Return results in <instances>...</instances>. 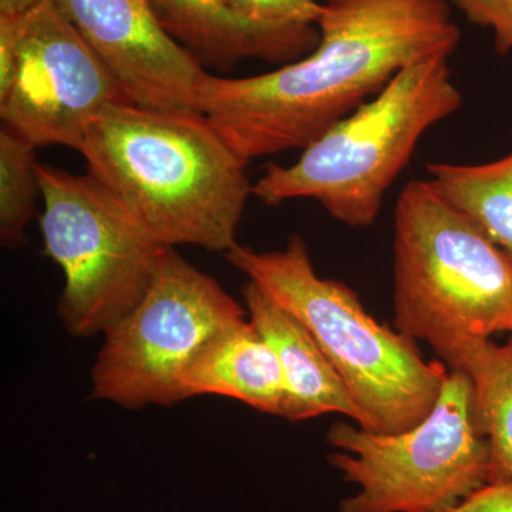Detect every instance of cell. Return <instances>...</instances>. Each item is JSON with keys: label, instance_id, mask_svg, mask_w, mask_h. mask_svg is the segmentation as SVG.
Returning a JSON list of instances; mask_svg holds the SVG:
<instances>
[{"label": "cell", "instance_id": "6da1fadb", "mask_svg": "<svg viewBox=\"0 0 512 512\" xmlns=\"http://www.w3.org/2000/svg\"><path fill=\"white\" fill-rule=\"evenodd\" d=\"M309 55L256 76H205L201 113L244 163L305 148L407 64L461 40L448 0H320Z\"/></svg>", "mask_w": 512, "mask_h": 512}, {"label": "cell", "instance_id": "7a4b0ae2", "mask_svg": "<svg viewBox=\"0 0 512 512\" xmlns=\"http://www.w3.org/2000/svg\"><path fill=\"white\" fill-rule=\"evenodd\" d=\"M89 174L165 247H235L252 187L247 163L204 114L120 101L87 127Z\"/></svg>", "mask_w": 512, "mask_h": 512}, {"label": "cell", "instance_id": "3957f363", "mask_svg": "<svg viewBox=\"0 0 512 512\" xmlns=\"http://www.w3.org/2000/svg\"><path fill=\"white\" fill-rule=\"evenodd\" d=\"M394 328L461 372L495 333H512V258L430 180L394 210Z\"/></svg>", "mask_w": 512, "mask_h": 512}, {"label": "cell", "instance_id": "277c9868", "mask_svg": "<svg viewBox=\"0 0 512 512\" xmlns=\"http://www.w3.org/2000/svg\"><path fill=\"white\" fill-rule=\"evenodd\" d=\"M225 258L309 330L365 414L366 430L403 433L433 412L447 367L426 362L414 340L377 322L349 286L319 276L305 239L292 235L278 251L237 244Z\"/></svg>", "mask_w": 512, "mask_h": 512}, {"label": "cell", "instance_id": "5b68a950", "mask_svg": "<svg viewBox=\"0 0 512 512\" xmlns=\"http://www.w3.org/2000/svg\"><path fill=\"white\" fill-rule=\"evenodd\" d=\"M451 56L407 64L372 99L303 148L295 163L266 165L252 195L265 205L315 200L333 220L369 228L421 137L463 106Z\"/></svg>", "mask_w": 512, "mask_h": 512}, {"label": "cell", "instance_id": "8992f818", "mask_svg": "<svg viewBox=\"0 0 512 512\" xmlns=\"http://www.w3.org/2000/svg\"><path fill=\"white\" fill-rule=\"evenodd\" d=\"M36 171L43 241L64 276L60 319L77 338L104 335L144 298L167 247L93 175Z\"/></svg>", "mask_w": 512, "mask_h": 512}, {"label": "cell", "instance_id": "52a82bcc", "mask_svg": "<svg viewBox=\"0 0 512 512\" xmlns=\"http://www.w3.org/2000/svg\"><path fill=\"white\" fill-rule=\"evenodd\" d=\"M329 461L357 493L339 512H446L488 483L490 446L477 431L467 375L450 370L439 400L403 433L336 423Z\"/></svg>", "mask_w": 512, "mask_h": 512}, {"label": "cell", "instance_id": "ba28073f", "mask_svg": "<svg viewBox=\"0 0 512 512\" xmlns=\"http://www.w3.org/2000/svg\"><path fill=\"white\" fill-rule=\"evenodd\" d=\"M247 318L217 279L165 248L144 298L104 333L90 373L92 396L128 410L183 402L191 367Z\"/></svg>", "mask_w": 512, "mask_h": 512}, {"label": "cell", "instance_id": "9c48e42d", "mask_svg": "<svg viewBox=\"0 0 512 512\" xmlns=\"http://www.w3.org/2000/svg\"><path fill=\"white\" fill-rule=\"evenodd\" d=\"M124 99L55 0L0 16V119L36 148L79 151L90 121Z\"/></svg>", "mask_w": 512, "mask_h": 512}, {"label": "cell", "instance_id": "30bf717a", "mask_svg": "<svg viewBox=\"0 0 512 512\" xmlns=\"http://www.w3.org/2000/svg\"><path fill=\"white\" fill-rule=\"evenodd\" d=\"M128 103L201 113L207 70L158 20L150 0H55Z\"/></svg>", "mask_w": 512, "mask_h": 512}, {"label": "cell", "instance_id": "8fae6325", "mask_svg": "<svg viewBox=\"0 0 512 512\" xmlns=\"http://www.w3.org/2000/svg\"><path fill=\"white\" fill-rule=\"evenodd\" d=\"M164 29L202 66L229 72L242 60L286 64L309 55L318 26L262 25L245 19L224 0H150Z\"/></svg>", "mask_w": 512, "mask_h": 512}, {"label": "cell", "instance_id": "7c38bea8", "mask_svg": "<svg viewBox=\"0 0 512 512\" xmlns=\"http://www.w3.org/2000/svg\"><path fill=\"white\" fill-rule=\"evenodd\" d=\"M241 292L249 320L274 349L284 373L286 396L281 417L305 421L339 413L366 429L365 414L309 330L254 282L248 281Z\"/></svg>", "mask_w": 512, "mask_h": 512}, {"label": "cell", "instance_id": "4fadbf2b", "mask_svg": "<svg viewBox=\"0 0 512 512\" xmlns=\"http://www.w3.org/2000/svg\"><path fill=\"white\" fill-rule=\"evenodd\" d=\"M229 397L252 409L282 416L286 387L274 349L249 318L214 340L184 380V399Z\"/></svg>", "mask_w": 512, "mask_h": 512}, {"label": "cell", "instance_id": "5bb4252c", "mask_svg": "<svg viewBox=\"0 0 512 512\" xmlns=\"http://www.w3.org/2000/svg\"><path fill=\"white\" fill-rule=\"evenodd\" d=\"M461 373L473 392V417L480 436L490 446L488 483L512 478V338L505 345L485 340Z\"/></svg>", "mask_w": 512, "mask_h": 512}, {"label": "cell", "instance_id": "9a60e30c", "mask_svg": "<svg viewBox=\"0 0 512 512\" xmlns=\"http://www.w3.org/2000/svg\"><path fill=\"white\" fill-rule=\"evenodd\" d=\"M431 183L512 258V153L493 163L426 164Z\"/></svg>", "mask_w": 512, "mask_h": 512}, {"label": "cell", "instance_id": "2e32d148", "mask_svg": "<svg viewBox=\"0 0 512 512\" xmlns=\"http://www.w3.org/2000/svg\"><path fill=\"white\" fill-rule=\"evenodd\" d=\"M36 150L9 128H0V241L9 249L25 244L26 228L35 217L37 198L42 197Z\"/></svg>", "mask_w": 512, "mask_h": 512}, {"label": "cell", "instance_id": "e0dca14e", "mask_svg": "<svg viewBox=\"0 0 512 512\" xmlns=\"http://www.w3.org/2000/svg\"><path fill=\"white\" fill-rule=\"evenodd\" d=\"M245 19L262 25L318 26L322 16L320 0H224Z\"/></svg>", "mask_w": 512, "mask_h": 512}, {"label": "cell", "instance_id": "ac0fdd59", "mask_svg": "<svg viewBox=\"0 0 512 512\" xmlns=\"http://www.w3.org/2000/svg\"><path fill=\"white\" fill-rule=\"evenodd\" d=\"M473 25L493 29L495 52L512 50V0H448Z\"/></svg>", "mask_w": 512, "mask_h": 512}, {"label": "cell", "instance_id": "d6986e66", "mask_svg": "<svg viewBox=\"0 0 512 512\" xmlns=\"http://www.w3.org/2000/svg\"><path fill=\"white\" fill-rule=\"evenodd\" d=\"M446 512H512V478L501 483L485 484Z\"/></svg>", "mask_w": 512, "mask_h": 512}, {"label": "cell", "instance_id": "ffe728a7", "mask_svg": "<svg viewBox=\"0 0 512 512\" xmlns=\"http://www.w3.org/2000/svg\"><path fill=\"white\" fill-rule=\"evenodd\" d=\"M42 0H0V16H18L35 8Z\"/></svg>", "mask_w": 512, "mask_h": 512}]
</instances>
